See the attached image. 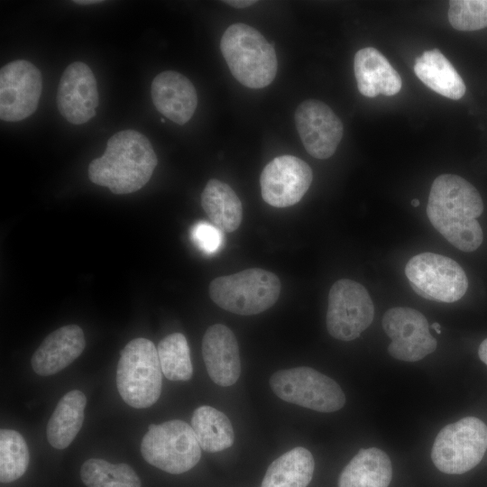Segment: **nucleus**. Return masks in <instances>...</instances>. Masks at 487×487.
I'll list each match as a JSON object with an SVG mask.
<instances>
[{
  "label": "nucleus",
  "instance_id": "4be33fe9",
  "mask_svg": "<svg viewBox=\"0 0 487 487\" xmlns=\"http://www.w3.org/2000/svg\"><path fill=\"white\" fill-rule=\"evenodd\" d=\"M86 404L87 398L78 390L69 391L60 400L46 427L52 447L64 449L71 444L82 427Z\"/></svg>",
  "mask_w": 487,
  "mask_h": 487
},
{
  "label": "nucleus",
  "instance_id": "c756f323",
  "mask_svg": "<svg viewBox=\"0 0 487 487\" xmlns=\"http://www.w3.org/2000/svg\"><path fill=\"white\" fill-rule=\"evenodd\" d=\"M191 239L205 253L212 254L219 250L223 243L221 230L207 222H198L191 229Z\"/></svg>",
  "mask_w": 487,
  "mask_h": 487
},
{
  "label": "nucleus",
  "instance_id": "20e7f679",
  "mask_svg": "<svg viewBox=\"0 0 487 487\" xmlns=\"http://www.w3.org/2000/svg\"><path fill=\"white\" fill-rule=\"evenodd\" d=\"M116 386L124 401L135 409L149 408L159 400L162 371L157 348L151 340L134 338L121 350Z\"/></svg>",
  "mask_w": 487,
  "mask_h": 487
},
{
  "label": "nucleus",
  "instance_id": "9d476101",
  "mask_svg": "<svg viewBox=\"0 0 487 487\" xmlns=\"http://www.w3.org/2000/svg\"><path fill=\"white\" fill-rule=\"evenodd\" d=\"M374 306L367 289L349 280H336L328 294L326 328L331 336L352 341L372 323Z\"/></svg>",
  "mask_w": 487,
  "mask_h": 487
},
{
  "label": "nucleus",
  "instance_id": "c85d7f7f",
  "mask_svg": "<svg viewBox=\"0 0 487 487\" xmlns=\"http://www.w3.org/2000/svg\"><path fill=\"white\" fill-rule=\"evenodd\" d=\"M448 21L459 31H476L487 27V0H452Z\"/></svg>",
  "mask_w": 487,
  "mask_h": 487
},
{
  "label": "nucleus",
  "instance_id": "ddd939ff",
  "mask_svg": "<svg viewBox=\"0 0 487 487\" xmlns=\"http://www.w3.org/2000/svg\"><path fill=\"white\" fill-rule=\"evenodd\" d=\"M312 179V170L303 160L292 155L276 157L262 171V197L275 207L293 206L306 194Z\"/></svg>",
  "mask_w": 487,
  "mask_h": 487
},
{
  "label": "nucleus",
  "instance_id": "2f4dec72",
  "mask_svg": "<svg viewBox=\"0 0 487 487\" xmlns=\"http://www.w3.org/2000/svg\"><path fill=\"white\" fill-rule=\"evenodd\" d=\"M478 355L482 362L487 365V338L484 339L479 346Z\"/></svg>",
  "mask_w": 487,
  "mask_h": 487
},
{
  "label": "nucleus",
  "instance_id": "4468645a",
  "mask_svg": "<svg viewBox=\"0 0 487 487\" xmlns=\"http://www.w3.org/2000/svg\"><path fill=\"white\" fill-rule=\"evenodd\" d=\"M294 119L300 140L311 156L324 160L335 153L344 126L326 104L316 99L305 100L297 107Z\"/></svg>",
  "mask_w": 487,
  "mask_h": 487
},
{
  "label": "nucleus",
  "instance_id": "2eb2a0df",
  "mask_svg": "<svg viewBox=\"0 0 487 487\" xmlns=\"http://www.w3.org/2000/svg\"><path fill=\"white\" fill-rule=\"evenodd\" d=\"M57 106L61 115L73 124H82L96 115L98 91L91 69L84 62L75 61L61 75Z\"/></svg>",
  "mask_w": 487,
  "mask_h": 487
},
{
  "label": "nucleus",
  "instance_id": "72a5a7b5",
  "mask_svg": "<svg viewBox=\"0 0 487 487\" xmlns=\"http://www.w3.org/2000/svg\"><path fill=\"white\" fill-rule=\"evenodd\" d=\"M431 327H432L433 329H435V331H436L437 334H441V326H440L439 323H436V322L433 323V324L431 325Z\"/></svg>",
  "mask_w": 487,
  "mask_h": 487
},
{
  "label": "nucleus",
  "instance_id": "7ed1b4c3",
  "mask_svg": "<svg viewBox=\"0 0 487 487\" xmlns=\"http://www.w3.org/2000/svg\"><path fill=\"white\" fill-rule=\"evenodd\" d=\"M220 50L232 75L244 86L262 88L275 78V50L253 27L244 23L230 25L222 35Z\"/></svg>",
  "mask_w": 487,
  "mask_h": 487
},
{
  "label": "nucleus",
  "instance_id": "9b49d317",
  "mask_svg": "<svg viewBox=\"0 0 487 487\" xmlns=\"http://www.w3.org/2000/svg\"><path fill=\"white\" fill-rule=\"evenodd\" d=\"M381 323L391 339L388 352L395 359L417 362L432 354L437 346L427 318L417 309L391 308L384 313Z\"/></svg>",
  "mask_w": 487,
  "mask_h": 487
},
{
  "label": "nucleus",
  "instance_id": "412c9836",
  "mask_svg": "<svg viewBox=\"0 0 487 487\" xmlns=\"http://www.w3.org/2000/svg\"><path fill=\"white\" fill-rule=\"evenodd\" d=\"M414 71L430 89L457 100L465 93V85L450 61L437 49L425 51L416 60Z\"/></svg>",
  "mask_w": 487,
  "mask_h": 487
},
{
  "label": "nucleus",
  "instance_id": "bb28decb",
  "mask_svg": "<svg viewBox=\"0 0 487 487\" xmlns=\"http://www.w3.org/2000/svg\"><path fill=\"white\" fill-rule=\"evenodd\" d=\"M157 351L162 373L168 380L186 381L191 379L190 350L183 334L173 333L165 336L160 341Z\"/></svg>",
  "mask_w": 487,
  "mask_h": 487
},
{
  "label": "nucleus",
  "instance_id": "aec40b11",
  "mask_svg": "<svg viewBox=\"0 0 487 487\" xmlns=\"http://www.w3.org/2000/svg\"><path fill=\"white\" fill-rule=\"evenodd\" d=\"M392 478L391 462L377 448H362L343 469L338 487H388Z\"/></svg>",
  "mask_w": 487,
  "mask_h": 487
},
{
  "label": "nucleus",
  "instance_id": "473e14b6",
  "mask_svg": "<svg viewBox=\"0 0 487 487\" xmlns=\"http://www.w3.org/2000/svg\"><path fill=\"white\" fill-rule=\"evenodd\" d=\"M74 3H76L78 5H92V4L102 3V1H98V0H77V1H74Z\"/></svg>",
  "mask_w": 487,
  "mask_h": 487
},
{
  "label": "nucleus",
  "instance_id": "a878e982",
  "mask_svg": "<svg viewBox=\"0 0 487 487\" xmlns=\"http://www.w3.org/2000/svg\"><path fill=\"white\" fill-rule=\"evenodd\" d=\"M80 477L87 487H141L135 471L126 464H114L91 458L81 466Z\"/></svg>",
  "mask_w": 487,
  "mask_h": 487
},
{
  "label": "nucleus",
  "instance_id": "5701e85b",
  "mask_svg": "<svg viewBox=\"0 0 487 487\" xmlns=\"http://www.w3.org/2000/svg\"><path fill=\"white\" fill-rule=\"evenodd\" d=\"M201 206L214 225L221 231L232 233L241 225V200L233 188L221 180L211 179L207 181L201 194Z\"/></svg>",
  "mask_w": 487,
  "mask_h": 487
},
{
  "label": "nucleus",
  "instance_id": "f8f14e48",
  "mask_svg": "<svg viewBox=\"0 0 487 487\" xmlns=\"http://www.w3.org/2000/svg\"><path fill=\"white\" fill-rule=\"evenodd\" d=\"M41 75L32 63L18 60L0 70V118L18 122L32 115L41 94Z\"/></svg>",
  "mask_w": 487,
  "mask_h": 487
},
{
  "label": "nucleus",
  "instance_id": "f704fd0d",
  "mask_svg": "<svg viewBox=\"0 0 487 487\" xmlns=\"http://www.w3.org/2000/svg\"><path fill=\"white\" fill-rule=\"evenodd\" d=\"M419 204H420V203H419V200L417 199V198H414V199L411 200V205H412L413 207H418Z\"/></svg>",
  "mask_w": 487,
  "mask_h": 487
},
{
  "label": "nucleus",
  "instance_id": "b1692460",
  "mask_svg": "<svg viewBox=\"0 0 487 487\" xmlns=\"http://www.w3.org/2000/svg\"><path fill=\"white\" fill-rule=\"evenodd\" d=\"M314 469L312 454L305 447L297 446L269 465L261 487H307Z\"/></svg>",
  "mask_w": 487,
  "mask_h": 487
},
{
  "label": "nucleus",
  "instance_id": "6e6552de",
  "mask_svg": "<svg viewBox=\"0 0 487 487\" xmlns=\"http://www.w3.org/2000/svg\"><path fill=\"white\" fill-rule=\"evenodd\" d=\"M270 385L280 399L318 412H334L345 403L338 383L310 367L278 371L271 376Z\"/></svg>",
  "mask_w": 487,
  "mask_h": 487
},
{
  "label": "nucleus",
  "instance_id": "423d86ee",
  "mask_svg": "<svg viewBox=\"0 0 487 487\" xmlns=\"http://www.w3.org/2000/svg\"><path fill=\"white\" fill-rule=\"evenodd\" d=\"M141 454L148 464L169 473L179 474L199 462L201 447L190 425L172 419L149 426L141 443Z\"/></svg>",
  "mask_w": 487,
  "mask_h": 487
},
{
  "label": "nucleus",
  "instance_id": "a211bd4d",
  "mask_svg": "<svg viewBox=\"0 0 487 487\" xmlns=\"http://www.w3.org/2000/svg\"><path fill=\"white\" fill-rule=\"evenodd\" d=\"M85 345L80 326H61L47 335L36 349L31 361L32 370L41 376L55 374L74 362Z\"/></svg>",
  "mask_w": 487,
  "mask_h": 487
},
{
  "label": "nucleus",
  "instance_id": "39448f33",
  "mask_svg": "<svg viewBox=\"0 0 487 487\" xmlns=\"http://www.w3.org/2000/svg\"><path fill=\"white\" fill-rule=\"evenodd\" d=\"M209 296L221 308L237 315L260 314L278 300L280 281L271 271L252 268L214 279Z\"/></svg>",
  "mask_w": 487,
  "mask_h": 487
},
{
  "label": "nucleus",
  "instance_id": "dca6fc26",
  "mask_svg": "<svg viewBox=\"0 0 487 487\" xmlns=\"http://www.w3.org/2000/svg\"><path fill=\"white\" fill-rule=\"evenodd\" d=\"M202 355L211 380L219 386L234 384L241 374L238 343L233 331L222 324L210 326L202 339Z\"/></svg>",
  "mask_w": 487,
  "mask_h": 487
},
{
  "label": "nucleus",
  "instance_id": "6ab92c4d",
  "mask_svg": "<svg viewBox=\"0 0 487 487\" xmlns=\"http://www.w3.org/2000/svg\"><path fill=\"white\" fill-rule=\"evenodd\" d=\"M354 70L360 93L367 97L381 94L393 96L401 88V78L388 60L376 49L359 50L354 60Z\"/></svg>",
  "mask_w": 487,
  "mask_h": 487
},
{
  "label": "nucleus",
  "instance_id": "1a4fd4ad",
  "mask_svg": "<svg viewBox=\"0 0 487 487\" xmlns=\"http://www.w3.org/2000/svg\"><path fill=\"white\" fill-rule=\"evenodd\" d=\"M405 275L417 294L438 302H455L468 288L463 268L453 259L434 253H422L409 259Z\"/></svg>",
  "mask_w": 487,
  "mask_h": 487
},
{
  "label": "nucleus",
  "instance_id": "f257e3e1",
  "mask_svg": "<svg viewBox=\"0 0 487 487\" xmlns=\"http://www.w3.org/2000/svg\"><path fill=\"white\" fill-rule=\"evenodd\" d=\"M483 211L478 190L464 178L443 174L432 183L427 215L436 230L463 252H473L482 243L476 220Z\"/></svg>",
  "mask_w": 487,
  "mask_h": 487
},
{
  "label": "nucleus",
  "instance_id": "393cba45",
  "mask_svg": "<svg viewBox=\"0 0 487 487\" xmlns=\"http://www.w3.org/2000/svg\"><path fill=\"white\" fill-rule=\"evenodd\" d=\"M191 427L201 449L206 452H219L234 444V432L230 419L213 407L197 408L192 414Z\"/></svg>",
  "mask_w": 487,
  "mask_h": 487
},
{
  "label": "nucleus",
  "instance_id": "7c9ffc66",
  "mask_svg": "<svg viewBox=\"0 0 487 487\" xmlns=\"http://www.w3.org/2000/svg\"><path fill=\"white\" fill-rule=\"evenodd\" d=\"M224 3L227 4L228 5H231L235 8H245L250 5H253L256 3V1L252 0H229V1H224Z\"/></svg>",
  "mask_w": 487,
  "mask_h": 487
},
{
  "label": "nucleus",
  "instance_id": "0eeeda50",
  "mask_svg": "<svg viewBox=\"0 0 487 487\" xmlns=\"http://www.w3.org/2000/svg\"><path fill=\"white\" fill-rule=\"evenodd\" d=\"M487 449V426L466 417L444 427L436 435L431 459L442 473L462 474L475 467Z\"/></svg>",
  "mask_w": 487,
  "mask_h": 487
},
{
  "label": "nucleus",
  "instance_id": "cd10ccee",
  "mask_svg": "<svg viewBox=\"0 0 487 487\" xmlns=\"http://www.w3.org/2000/svg\"><path fill=\"white\" fill-rule=\"evenodd\" d=\"M30 462V453L23 436L12 429L0 431V481L12 482L21 478Z\"/></svg>",
  "mask_w": 487,
  "mask_h": 487
},
{
  "label": "nucleus",
  "instance_id": "f3484780",
  "mask_svg": "<svg viewBox=\"0 0 487 487\" xmlns=\"http://www.w3.org/2000/svg\"><path fill=\"white\" fill-rule=\"evenodd\" d=\"M151 95L154 106L178 124H185L194 115L198 95L192 82L174 70H165L152 80Z\"/></svg>",
  "mask_w": 487,
  "mask_h": 487
},
{
  "label": "nucleus",
  "instance_id": "f03ea898",
  "mask_svg": "<svg viewBox=\"0 0 487 487\" xmlns=\"http://www.w3.org/2000/svg\"><path fill=\"white\" fill-rule=\"evenodd\" d=\"M157 156L149 139L128 129L112 135L104 154L88 165L89 179L116 195L141 189L151 179Z\"/></svg>",
  "mask_w": 487,
  "mask_h": 487
}]
</instances>
